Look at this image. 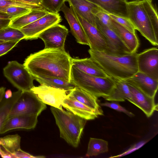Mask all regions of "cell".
I'll return each instance as SVG.
<instances>
[{
  "instance_id": "1",
  "label": "cell",
  "mask_w": 158,
  "mask_h": 158,
  "mask_svg": "<svg viewBox=\"0 0 158 158\" xmlns=\"http://www.w3.org/2000/svg\"><path fill=\"white\" fill-rule=\"evenodd\" d=\"M72 58L64 48H44L31 54L23 64L33 77H56L70 82Z\"/></svg>"
},
{
  "instance_id": "2",
  "label": "cell",
  "mask_w": 158,
  "mask_h": 158,
  "mask_svg": "<svg viewBox=\"0 0 158 158\" xmlns=\"http://www.w3.org/2000/svg\"><path fill=\"white\" fill-rule=\"evenodd\" d=\"M128 19L153 46L158 45V16L152 3L147 0H135L127 2Z\"/></svg>"
},
{
  "instance_id": "3",
  "label": "cell",
  "mask_w": 158,
  "mask_h": 158,
  "mask_svg": "<svg viewBox=\"0 0 158 158\" xmlns=\"http://www.w3.org/2000/svg\"><path fill=\"white\" fill-rule=\"evenodd\" d=\"M91 57L109 77L114 79L129 78L138 71L137 52L115 55L89 49Z\"/></svg>"
},
{
  "instance_id": "4",
  "label": "cell",
  "mask_w": 158,
  "mask_h": 158,
  "mask_svg": "<svg viewBox=\"0 0 158 158\" xmlns=\"http://www.w3.org/2000/svg\"><path fill=\"white\" fill-rule=\"evenodd\" d=\"M50 110L59 128L60 137L70 145L77 147L87 120L68 110L52 106Z\"/></svg>"
},
{
  "instance_id": "5",
  "label": "cell",
  "mask_w": 158,
  "mask_h": 158,
  "mask_svg": "<svg viewBox=\"0 0 158 158\" xmlns=\"http://www.w3.org/2000/svg\"><path fill=\"white\" fill-rule=\"evenodd\" d=\"M70 82L77 87L98 97L104 99L110 94L115 85L110 77H101L85 73L72 66Z\"/></svg>"
},
{
  "instance_id": "6",
  "label": "cell",
  "mask_w": 158,
  "mask_h": 158,
  "mask_svg": "<svg viewBox=\"0 0 158 158\" xmlns=\"http://www.w3.org/2000/svg\"><path fill=\"white\" fill-rule=\"evenodd\" d=\"M46 108V104L42 102L31 90L22 91L12 108L9 117L20 114L38 116Z\"/></svg>"
},
{
  "instance_id": "7",
  "label": "cell",
  "mask_w": 158,
  "mask_h": 158,
  "mask_svg": "<svg viewBox=\"0 0 158 158\" xmlns=\"http://www.w3.org/2000/svg\"><path fill=\"white\" fill-rule=\"evenodd\" d=\"M3 72L6 77L19 90H30L34 86L33 77L23 64L16 61L9 62L4 68Z\"/></svg>"
},
{
  "instance_id": "8",
  "label": "cell",
  "mask_w": 158,
  "mask_h": 158,
  "mask_svg": "<svg viewBox=\"0 0 158 158\" xmlns=\"http://www.w3.org/2000/svg\"><path fill=\"white\" fill-rule=\"evenodd\" d=\"M62 20L59 13L55 14L49 13L19 30L24 34V39H36L43 32L52 26L59 24Z\"/></svg>"
},
{
  "instance_id": "9",
  "label": "cell",
  "mask_w": 158,
  "mask_h": 158,
  "mask_svg": "<svg viewBox=\"0 0 158 158\" xmlns=\"http://www.w3.org/2000/svg\"><path fill=\"white\" fill-rule=\"evenodd\" d=\"M31 90L43 103L62 110V102L69 93L64 89L42 85L34 86Z\"/></svg>"
},
{
  "instance_id": "10",
  "label": "cell",
  "mask_w": 158,
  "mask_h": 158,
  "mask_svg": "<svg viewBox=\"0 0 158 158\" xmlns=\"http://www.w3.org/2000/svg\"><path fill=\"white\" fill-rule=\"evenodd\" d=\"M138 71L158 80V49L153 47L137 56Z\"/></svg>"
},
{
  "instance_id": "11",
  "label": "cell",
  "mask_w": 158,
  "mask_h": 158,
  "mask_svg": "<svg viewBox=\"0 0 158 158\" xmlns=\"http://www.w3.org/2000/svg\"><path fill=\"white\" fill-rule=\"evenodd\" d=\"M95 18V25L105 40L108 53L124 55L131 53L116 33L112 29L104 25Z\"/></svg>"
},
{
  "instance_id": "12",
  "label": "cell",
  "mask_w": 158,
  "mask_h": 158,
  "mask_svg": "<svg viewBox=\"0 0 158 158\" xmlns=\"http://www.w3.org/2000/svg\"><path fill=\"white\" fill-rule=\"evenodd\" d=\"M68 29L64 25L58 24L49 27L39 36L44 42V48H64Z\"/></svg>"
},
{
  "instance_id": "13",
  "label": "cell",
  "mask_w": 158,
  "mask_h": 158,
  "mask_svg": "<svg viewBox=\"0 0 158 158\" xmlns=\"http://www.w3.org/2000/svg\"><path fill=\"white\" fill-rule=\"evenodd\" d=\"M74 11L83 27L90 48L108 52V49L105 40L100 31L96 26L89 23Z\"/></svg>"
},
{
  "instance_id": "14",
  "label": "cell",
  "mask_w": 158,
  "mask_h": 158,
  "mask_svg": "<svg viewBox=\"0 0 158 158\" xmlns=\"http://www.w3.org/2000/svg\"><path fill=\"white\" fill-rule=\"evenodd\" d=\"M124 81L129 86L131 95V98L128 101L142 110L148 117H150L154 111L157 110L158 105L155 103L154 98L148 96L132 84Z\"/></svg>"
},
{
  "instance_id": "15",
  "label": "cell",
  "mask_w": 158,
  "mask_h": 158,
  "mask_svg": "<svg viewBox=\"0 0 158 158\" xmlns=\"http://www.w3.org/2000/svg\"><path fill=\"white\" fill-rule=\"evenodd\" d=\"M147 95L155 98L158 88V80L138 71L131 77L124 79Z\"/></svg>"
},
{
  "instance_id": "16",
  "label": "cell",
  "mask_w": 158,
  "mask_h": 158,
  "mask_svg": "<svg viewBox=\"0 0 158 158\" xmlns=\"http://www.w3.org/2000/svg\"><path fill=\"white\" fill-rule=\"evenodd\" d=\"M38 116L33 114H20L8 117L1 129L0 134L13 129H33L37 123Z\"/></svg>"
},
{
  "instance_id": "17",
  "label": "cell",
  "mask_w": 158,
  "mask_h": 158,
  "mask_svg": "<svg viewBox=\"0 0 158 158\" xmlns=\"http://www.w3.org/2000/svg\"><path fill=\"white\" fill-rule=\"evenodd\" d=\"M60 11L64 13L65 19L70 27L71 32L78 43L89 46L83 27L72 8L68 7L64 3Z\"/></svg>"
},
{
  "instance_id": "18",
  "label": "cell",
  "mask_w": 158,
  "mask_h": 158,
  "mask_svg": "<svg viewBox=\"0 0 158 158\" xmlns=\"http://www.w3.org/2000/svg\"><path fill=\"white\" fill-rule=\"evenodd\" d=\"M67 110L87 120L94 119L99 115L96 111L77 100L69 93L62 102Z\"/></svg>"
},
{
  "instance_id": "19",
  "label": "cell",
  "mask_w": 158,
  "mask_h": 158,
  "mask_svg": "<svg viewBox=\"0 0 158 158\" xmlns=\"http://www.w3.org/2000/svg\"><path fill=\"white\" fill-rule=\"evenodd\" d=\"M109 14L128 18L127 2L121 0H87Z\"/></svg>"
},
{
  "instance_id": "20",
  "label": "cell",
  "mask_w": 158,
  "mask_h": 158,
  "mask_svg": "<svg viewBox=\"0 0 158 158\" xmlns=\"http://www.w3.org/2000/svg\"><path fill=\"white\" fill-rule=\"evenodd\" d=\"M72 66L87 74L101 77H110L90 57L83 59L72 58Z\"/></svg>"
},
{
  "instance_id": "21",
  "label": "cell",
  "mask_w": 158,
  "mask_h": 158,
  "mask_svg": "<svg viewBox=\"0 0 158 158\" xmlns=\"http://www.w3.org/2000/svg\"><path fill=\"white\" fill-rule=\"evenodd\" d=\"M66 2L81 17L96 26L95 18L92 11L97 6L87 0H66Z\"/></svg>"
},
{
  "instance_id": "22",
  "label": "cell",
  "mask_w": 158,
  "mask_h": 158,
  "mask_svg": "<svg viewBox=\"0 0 158 158\" xmlns=\"http://www.w3.org/2000/svg\"><path fill=\"white\" fill-rule=\"evenodd\" d=\"M113 30L129 50L131 53L136 52L139 45V39L134 34L112 19Z\"/></svg>"
},
{
  "instance_id": "23",
  "label": "cell",
  "mask_w": 158,
  "mask_h": 158,
  "mask_svg": "<svg viewBox=\"0 0 158 158\" xmlns=\"http://www.w3.org/2000/svg\"><path fill=\"white\" fill-rule=\"evenodd\" d=\"M69 94L80 102L96 111L99 115H103L98 97L76 86Z\"/></svg>"
},
{
  "instance_id": "24",
  "label": "cell",
  "mask_w": 158,
  "mask_h": 158,
  "mask_svg": "<svg viewBox=\"0 0 158 158\" xmlns=\"http://www.w3.org/2000/svg\"><path fill=\"white\" fill-rule=\"evenodd\" d=\"M44 9H34L29 13L11 20L9 26L20 29L48 14Z\"/></svg>"
},
{
  "instance_id": "25",
  "label": "cell",
  "mask_w": 158,
  "mask_h": 158,
  "mask_svg": "<svg viewBox=\"0 0 158 158\" xmlns=\"http://www.w3.org/2000/svg\"><path fill=\"white\" fill-rule=\"evenodd\" d=\"M114 79L115 86L110 94L105 99L109 101L115 102H124L126 99H130L131 95L126 81L123 80Z\"/></svg>"
},
{
  "instance_id": "26",
  "label": "cell",
  "mask_w": 158,
  "mask_h": 158,
  "mask_svg": "<svg viewBox=\"0 0 158 158\" xmlns=\"http://www.w3.org/2000/svg\"><path fill=\"white\" fill-rule=\"evenodd\" d=\"M40 85L60 89L69 92L76 86L72 83L65 80L53 77L44 76L33 77Z\"/></svg>"
},
{
  "instance_id": "27",
  "label": "cell",
  "mask_w": 158,
  "mask_h": 158,
  "mask_svg": "<svg viewBox=\"0 0 158 158\" xmlns=\"http://www.w3.org/2000/svg\"><path fill=\"white\" fill-rule=\"evenodd\" d=\"M22 91H18L12 93L11 97L6 99L4 97L0 102V132L6 121L8 118L12 108L19 97Z\"/></svg>"
},
{
  "instance_id": "28",
  "label": "cell",
  "mask_w": 158,
  "mask_h": 158,
  "mask_svg": "<svg viewBox=\"0 0 158 158\" xmlns=\"http://www.w3.org/2000/svg\"><path fill=\"white\" fill-rule=\"evenodd\" d=\"M108 142L101 139L90 138L88 145L86 157L96 156L108 152Z\"/></svg>"
},
{
  "instance_id": "29",
  "label": "cell",
  "mask_w": 158,
  "mask_h": 158,
  "mask_svg": "<svg viewBox=\"0 0 158 158\" xmlns=\"http://www.w3.org/2000/svg\"><path fill=\"white\" fill-rule=\"evenodd\" d=\"M24 38V34L19 29L8 26L0 30V40L5 42H19Z\"/></svg>"
},
{
  "instance_id": "30",
  "label": "cell",
  "mask_w": 158,
  "mask_h": 158,
  "mask_svg": "<svg viewBox=\"0 0 158 158\" xmlns=\"http://www.w3.org/2000/svg\"><path fill=\"white\" fill-rule=\"evenodd\" d=\"M20 141L21 137L17 134L8 135L0 138V145L14 155L20 148Z\"/></svg>"
},
{
  "instance_id": "31",
  "label": "cell",
  "mask_w": 158,
  "mask_h": 158,
  "mask_svg": "<svg viewBox=\"0 0 158 158\" xmlns=\"http://www.w3.org/2000/svg\"><path fill=\"white\" fill-rule=\"evenodd\" d=\"M65 2L66 0H41L44 9L49 13L55 14L59 13Z\"/></svg>"
},
{
  "instance_id": "32",
  "label": "cell",
  "mask_w": 158,
  "mask_h": 158,
  "mask_svg": "<svg viewBox=\"0 0 158 158\" xmlns=\"http://www.w3.org/2000/svg\"><path fill=\"white\" fill-rule=\"evenodd\" d=\"M92 13L100 23L112 29V19L109 14L98 6L93 10Z\"/></svg>"
},
{
  "instance_id": "33",
  "label": "cell",
  "mask_w": 158,
  "mask_h": 158,
  "mask_svg": "<svg viewBox=\"0 0 158 158\" xmlns=\"http://www.w3.org/2000/svg\"><path fill=\"white\" fill-rule=\"evenodd\" d=\"M14 6L23 7L31 10L44 9L42 6L31 5L10 0H0V11L2 12L3 10L8 7Z\"/></svg>"
},
{
  "instance_id": "34",
  "label": "cell",
  "mask_w": 158,
  "mask_h": 158,
  "mask_svg": "<svg viewBox=\"0 0 158 158\" xmlns=\"http://www.w3.org/2000/svg\"><path fill=\"white\" fill-rule=\"evenodd\" d=\"M32 10L21 6H11L3 10L2 12L6 14L11 20L30 12Z\"/></svg>"
},
{
  "instance_id": "35",
  "label": "cell",
  "mask_w": 158,
  "mask_h": 158,
  "mask_svg": "<svg viewBox=\"0 0 158 158\" xmlns=\"http://www.w3.org/2000/svg\"><path fill=\"white\" fill-rule=\"evenodd\" d=\"M111 19L132 33L136 34L135 29L128 18L109 14Z\"/></svg>"
},
{
  "instance_id": "36",
  "label": "cell",
  "mask_w": 158,
  "mask_h": 158,
  "mask_svg": "<svg viewBox=\"0 0 158 158\" xmlns=\"http://www.w3.org/2000/svg\"><path fill=\"white\" fill-rule=\"evenodd\" d=\"M117 102L115 101H111V102H106L100 103V105L102 106L107 107L118 111L124 113L130 117L134 116L135 115L133 113L130 112L121 106Z\"/></svg>"
},
{
  "instance_id": "37",
  "label": "cell",
  "mask_w": 158,
  "mask_h": 158,
  "mask_svg": "<svg viewBox=\"0 0 158 158\" xmlns=\"http://www.w3.org/2000/svg\"><path fill=\"white\" fill-rule=\"evenodd\" d=\"M19 42H5L0 44V56L7 53L15 47Z\"/></svg>"
},
{
  "instance_id": "38",
  "label": "cell",
  "mask_w": 158,
  "mask_h": 158,
  "mask_svg": "<svg viewBox=\"0 0 158 158\" xmlns=\"http://www.w3.org/2000/svg\"><path fill=\"white\" fill-rule=\"evenodd\" d=\"M14 155L15 156L16 158H37L45 157V156H33L23 151L21 149V148L19 149L17 151H16L15 152Z\"/></svg>"
},
{
  "instance_id": "39",
  "label": "cell",
  "mask_w": 158,
  "mask_h": 158,
  "mask_svg": "<svg viewBox=\"0 0 158 158\" xmlns=\"http://www.w3.org/2000/svg\"><path fill=\"white\" fill-rule=\"evenodd\" d=\"M0 155L3 158H16L15 155L0 145Z\"/></svg>"
},
{
  "instance_id": "40",
  "label": "cell",
  "mask_w": 158,
  "mask_h": 158,
  "mask_svg": "<svg viewBox=\"0 0 158 158\" xmlns=\"http://www.w3.org/2000/svg\"><path fill=\"white\" fill-rule=\"evenodd\" d=\"M10 21V19H0V30L9 26Z\"/></svg>"
},
{
  "instance_id": "41",
  "label": "cell",
  "mask_w": 158,
  "mask_h": 158,
  "mask_svg": "<svg viewBox=\"0 0 158 158\" xmlns=\"http://www.w3.org/2000/svg\"><path fill=\"white\" fill-rule=\"evenodd\" d=\"M29 3L38 6H41V0H22Z\"/></svg>"
},
{
  "instance_id": "42",
  "label": "cell",
  "mask_w": 158,
  "mask_h": 158,
  "mask_svg": "<svg viewBox=\"0 0 158 158\" xmlns=\"http://www.w3.org/2000/svg\"><path fill=\"white\" fill-rule=\"evenodd\" d=\"M12 95V93L10 90H8L5 91L4 97L6 99H8L11 97Z\"/></svg>"
},
{
  "instance_id": "43",
  "label": "cell",
  "mask_w": 158,
  "mask_h": 158,
  "mask_svg": "<svg viewBox=\"0 0 158 158\" xmlns=\"http://www.w3.org/2000/svg\"><path fill=\"white\" fill-rule=\"evenodd\" d=\"M0 19H10V16L0 11Z\"/></svg>"
},
{
  "instance_id": "44",
  "label": "cell",
  "mask_w": 158,
  "mask_h": 158,
  "mask_svg": "<svg viewBox=\"0 0 158 158\" xmlns=\"http://www.w3.org/2000/svg\"><path fill=\"white\" fill-rule=\"evenodd\" d=\"M5 89V87H3L0 88V102L4 97Z\"/></svg>"
},
{
  "instance_id": "45",
  "label": "cell",
  "mask_w": 158,
  "mask_h": 158,
  "mask_svg": "<svg viewBox=\"0 0 158 158\" xmlns=\"http://www.w3.org/2000/svg\"><path fill=\"white\" fill-rule=\"evenodd\" d=\"M10 0L13 1H15L18 2H22V3L29 4H31V5H32V4L29 3H28L26 2H25L22 0Z\"/></svg>"
},
{
  "instance_id": "46",
  "label": "cell",
  "mask_w": 158,
  "mask_h": 158,
  "mask_svg": "<svg viewBox=\"0 0 158 158\" xmlns=\"http://www.w3.org/2000/svg\"><path fill=\"white\" fill-rule=\"evenodd\" d=\"M147 0L148 1V2H150L152 3V1L153 0Z\"/></svg>"
},
{
  "instance_id": "47",
  "label": "cell",
  "mask_w": 158,
  "mask_h": 158,
  "mask_svg": "<svg viewBox=\"0 0 158 158\" xmlns=\"http://www.w3.org/2000/svg\"><path fill=\"white\" fill-rule=\"evenodd\" d=\"M5 42L4 41H3L0 40V44L3 43V42Z\"/></svg>"
},
{
  "instance_id": "48",
  "label": "cell",
  "mask_w": 158,
  "mask_h": 158,
  "mask_svg": "<svg viewBox=\"0 0 158 158\" xmlns=\"http://www.w3.org/2000/svg\"><path fill=\"white\" fill-rule=\"evenodd\" d=\"M121 0L124 1L125 2H127V0Z\"/></svg>"
}]
</instances>
